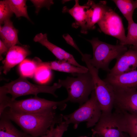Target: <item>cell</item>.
I'll return each instance as SVG.
<instances>
[{
  "mask_svg": "<svg viewBox=\"0 0 137 137\" xmlns=\"http://www.w3.org/2000/svg\"><path fill=\"white\" fill-rule=\"evenodd\" d=\"M63 37L67 43L77 50L81 55L83 54L70 35L68 34H65L63 35Z\"/></svg>",
  "mask_w": 137,
  "mask_h": 137,
  "instance_id": "29",
  "label": "cell"
},
{
  "mask_svg": "<svg viewBox=\"0 0 137 137\" xmlns=\"http://www.w3.org/2000/svg\"><path fill=\"white\" fill-rule=\"evenodd\" d=\"M61 87L58 82L51 86L33 84L29 82L26 77L21 75L16 79L0 87V95L10 94L12 96V100L22 96L32 94L37 96L40 93L50 94L57 97L58 96L55 92Z\"/></svg>",
  "mask_w": 137,
  "mask_h": 137,
  "instance_id": "5",
  "label": "cell"
},
{
  "mask_svg": "<svg viewBox=\"0 0 137 137\" xmlns=\"http://www.w3.org/2000/svg\"><path fill=\"white\" fill-rule=\"evenodd\" d=\"M128 32L125 45L137 47V23L132 21L128 22Z\"/></svg>",
  "mask_w": 137,
  "mask_h": 137,
  "instance_id": "24",
  "label": "cell"
},
{
  "mask_svg": "<svg viewBox=\"0 0 137 137\" xmlns=\"http://www.w3.org/2000/svg\"><path fill=\"white\" fill-rule=\"evenodd\" d=\"M75 1V4L73 7L70 9L65 6L62 8V12L69 14L74 18L75 22L72 24L73 28H77L80 27L81 28V33L87 34L88 31L86 27L87 5L85 4L83 5H81L79 4L78 0Z\"/></svg>",
  "mask_w": 137,
  "mask_h": 137,
  "instance_id": "17",
  "label": "cell"
},
{
  "mask_svg": "<svg viewBox=\"0 0 137 137\" xmlns=\"http://www.w3.org/2000/svg\"><path fill=\"white\" fill-rule=\"evenodd\" d=\"M92 137H96V136H92Z\"/></svg>",
  "mask_w": 137,
  "mask_h": 137,
  "instance_id": "36",
  "label": "cell"
},
{
  "mask_svg": "<svg viewBox=\"0 0 137 137\" xmlns=\"http://www.w3.org/2000/svg\"><path fill=\"white\" fill-rule=\"evenodd\" d=\"M87 40L91 44L93 49V57L90 59L91 64L98 70L101 69L109 72L111 62L128 49L126 45H111L101 41L98 38Z\"/></svg>",
  "mask_w": 137,
  "mask_h": 137,
  "instance_id": "4",
  "label": "cell"
},
{
  "mask_svg": "<svg viewBox=\"0 0 137 137\" xmlns=\"http://www.w3.org/2000/svg\"><path fill=\"white\" fill-rule=\"evenodd\" d=\"M37 67L33 60L25 59L19 65V68L21 75L31 78L34 76Z\"/></svg>",
  "mask_w": 137,
  "mask_h": 137,
  "instance_id": "23",
  "label": "cell"
},
{
  "mask_svg": "<svg viewBox=\"0 0 137 137\" xmlns=\"http://www.w3.org/2000/svg\"><path fill=\"white\" fill-rule=\"evenodd\" d=\"M56 110L29 113L15 111L8 108L0 116L14 122L27 134L33 137H41L48 132L52 126L62 122L63 115L57 114Z\"/></svg>",
  "mask_w": 137,
  "mask_h": 137,
  "instance_id": "1",
  "label": "cell"
},
{
  "mask_svg": "<svg viewBox=\"0 0 137 137\" xmlns=\"http://www.w3.org/2000/svg\"><path fill=\"white\" fill-rule=\"evenodd\" d=\"M33 40L35 42H38L45 47L58 60L66 61L76 66L84 69H88L87 67L79 64L72 55L50 42L48 40L46 33L38 34L35 36Z\"/></svg>",
  "mask_w": 137,
  "mask_h": 137,
  "instance_id": "13",
  "label": "cell"
},
{
  "mask_svg": "<svg viewBox=\"0 0 137 137\" xmlns=\"http://www.w3.org/2000/svg\"></svg>",
  "mask_w": 137,
  "mask_h": 137,
  "instance_id": "38",
  "label": "cell"
},
{
  "mask_svg": "<svg viewBox=\"0 0 137 137\" xmlns=\"http://www.w3.org/2000/svg\"><path fill=\"white\" fill-rule=\"evenodd\" d=\"M36 8V13H38L40 9L42 7H45L48 9H50V6L54 2L53 0H30Z\"/></svg>",
  "mask_w": 137,
  "mask_h": 137,
  "instance_id": "28",
  "label": "cell"
},
{
  "mask_svg": "<svg viewBox=\"0 0 137 137\" xmlns=\"http://www.w3.org/2000/svg\"><path fill=\"white\" fill-rule=\"evenodd\" d=\"M13 12L8 3L7 0L0 1V24H4L7 20L10 19Z\"/></svg>",
  "mask_w": 137,
  "mask_h": 137,
  "instance_id": "26",
  "label": "cell"
},
{
  "mask_svg": "<svg viewBox=\"0 0 137 137\" xmlns=\"http://www.w3.org/2000/svg\"><path fill=\"white\" fill-rule=\"evenodd\" d=\"M50 75V70L44 67L41 66L37 68L33 76L37 82L44 83L49 80Z\"/></svg>",
  "mask_w": 137,
  "mask_h": 137,
  "instance_id": "25",
  "label": "cell"
},
{
  "mask_svg": "<svg viewBox=\"0 0 137 137\" xmlns=\"http://www.w3.org/2000/svg\"><path fill=\"white\" fill-rule=\"evenodd\" d=\"M120 111L123 132L129 137H137V115Z\"/></svg>",
  "mask_w": 137,
  "mask_h": 137,
  "instance_id": "19",
  "label": "cell"
},
{
  "mask_svg": "<svg viewBox=\"0 0 137 137\" xmlns=\"http://www.w3.org/2000/svg\"><path fill=\"white\" fill-rule=\"evenodd\" d=\"M114 90L115 109L137 115V90Z\"/></svg>",
  "mask_w": 137,
  "mask_h": 137,
  "instance_id": "10",
  "label": "cell"
},
{
  "mask_svg": "<svg viewBox=\"0 0 137 137\" xmlns=\"http://www.w3.org/2000/svg\"><path fill=\"white\" fill-rule=\"evenodd\" d=\"M86 4V26L88 31L95 28V24L102 19L109 7L106 1L96 3L93 1L89 0Z\"/></svg>",
  "mask_w": 137,
  "mask_h": 137,
  "instance_id": "14",
  "label": "cell"
},
{
  "mask_svg": "<svg viewBox=\"0 0 137 137\" xmlns=\"http://www.w3.org/2000/svg\"><path fill=\"white\" fill-rule=\"evenodd\" d=\"M9 49L5 46L2 41L0 40V60H2L3 58L2 56V55L3 53L7 52L9 50Z\"/></svg>",
  "mask_w": 137,
  "mask_h": 137,
  "instance_id": "30",
  "label": "cell"
},
{
  "mask_svg": "<svg viewBox=\"0 0 137 137\" xmlns=\"http://www.w3.org/2000/svg\"><path fill=\"white\" fill-rule=\"evenodd\" d=\"M82 60L86 64L93 79L94 91L97 99L101 107L102 113L108 114L112 112L114 107L115 94L113 87L102 80L98 75V71L90 63V55L83 54Z\"/></svg>",
  "mask_w": 137,
  "mask_h": 137,
  "instance_id": "6",
  "label": "cell"
},
{
  "mask_svg": "<svg viewBox=\"0 0 137 137\" xmlns=\"http://www.w3.org/2000/svg\"><path fill=\"white\" fill-rule=\"evenodd\" d=\"M114 3L128 22L133 21V15L137 8V1L132 0H114Z\"/></svg>",
  "mask_w": 137,
  "mask_h": 137,
  "instance_id": "21",
  "label": "cell"
},
{
  "mask_svg": "<svg viewBox=\"0 0 137 137\" xmlns=\"http://www.w3.org/2000/svg\"><path fill=\"white\" fill-rule=\"evenodd\" d=\"M0 137H25L27 134L18 129L11 120L0 116Z\"/></svg>",
  "mask_w": 137,
  "mask_h": 137,
  "instance_id": "20",
  "label": "cell"
},
{
  "mask_svg": "<svg viewBox=\"0 0 137 137\" xmlns=\"http://www.w3.org/2000/svg\"><path fill=\"white\" fill-rule=\"evenodd\" d=\"M92 129V136L97 137H124L122 129L121 115L115 110L113 112L102 113L98 121Z\"/></svg>",
  "mask_w": 137,
  "mask_h": 137,
  "instance_id": "8",
  "label": "cell"
},
{
  "mask_svg": "<svg viewBox=\"0 0 137 137\" xmlns=\"http://www.w3.org/2000/svg\"><path fill=\"white\" fill-rule=\"evenodd\" d=\"M137 67V50L131 47L116 59L115 65L108 74L118 75L135 70Z\"/></svg>",
  "mask_w": 137,
  "mask_h": 137,
  "instance_id": "12",
  "label": "cell"
},
{
  "mask_svg": "<svg viewBox=\"0 0 137 137\" xmlns=\"http://www.w3.org/2000/svg\"><path fill=\"white\" fill-rule=\"evenodd\" d=\"M7 1L11 9L16 18L23 16L30 21L27 12L26 0H8Z\"/></svg>",
  "mask_w": 137,
  "mask_h": 137,
  "instance_id": "22",
  "label": "cell"
},
{
  "mask_svg": "<svg viewBox=\"0 0 137 137\" xmlns=\"http://www.w3.org/2000/svg\"><path fill=\"white\" fill-rule=\"evenodd\" d=\"M67 98L54 101L35 96L32 98L21 100H12L6 95H0V113L7 107L14 111L22 112L39 113L52 109L63 111L66 108Z\"/></svg>",
  "mask_w": 137,
  "mask_h": 137,
  "instance_id": "2",
  "label": "cell"
},
{
  "mask_svg": "<svg viewBox=\"0 0 137 137\" xmlns=\"http://www.w3.org/2000/svg\"><path fill=\"white\" fill-rule=\"evenodd\" d=\"M97 24L104 33L117 39L120 44L125 45L126 36L122 20L112 9L109 7Z\"/></svg>",
  "mask_w": 137,
  "mask_h": 137,
  "instance_id": "9",
  "label": "cell"
},
{
  "mask_svg": "<svg viewBox=\"0 0 137 137\" xmlns=\"http://www.w3.org/2000/svg\"><path fill=\"white\" fill-rule=\"evenodd\" d=\"M3 26H0L1 40L9 49L16 44L20 43L18 41V31L14 26L10 19L6 21Z\"/></svg>",
  "mask_w": 137,
  "mask_h": 137,
  "instance_id": "18",
  "label": "cell"
},
{
  "mask_svg": "<svg viewBox=\"0 0 137 137\" xmlns=\"http://www.w3.org/2000/svg\"><path fill=\"white\" fill-rule=\"evenodd\" d=\"M114 90H137V70L116 75L108 74L103 80Z\"/></svg>",
  "mask_w": 137,
  "mask_h": 137,
  "instance_id": "11",
  "label": "cell"
},
{
  "mask_svg": "<svg viewBox=\"0 0 137 137\" xmlns=\"http://www.w3.org/2000/svg\"><path fill=\"white\" fill-rule=\"evenodd\" d=\"M124 137H129V136L127 134L125 133Z\"/></svg>",
  "mask_w": 137,
  "mask_h": 137,
  "instance_id": "35",
  "label": "cell"
},
{
  "mask_svg": "<svg viewBox=\"0 0 137 137\" xmlns=\"http://www.w3.org/2000/svg\"><path fill=\"white\" fill-rule=\"evenodd\" d=\"M69 1V0H63L62 1V3H64L66 2H68Z\"/></svg>",
  "mask_w": 137,
  "mask_h": 137,
  "instance_id": "32",
  "label": "cell"
},
{
  "mask_svg": "<svg viewBox=\"0 0 137 137\" xmlns=\"http://www.w3.org/2000/svg\"><path fill=\"white\" fill-rule=\"evenodd\" d=\"M87 137L86 136H84V137Z\"/></svg>",
  "mask_w": 137,
  "mask_h": 137,
  "instance_id": "37",
  "label": "cell"
},
{
  "mask_svg": "<svg viewBox=\"0 0 137 137\" xmlns=\"http://www.w3.org/2000/svg\"><path fill=\"white\" fill-rule=\"evenodd\" d=\"M69 125L64 121L59 124L53 129V137H62L64 133L67 130Z\"/></svg>",
  "mask_w": 137,
  "mask_h": 137,
  "instance_id": "27",
  "label": "cell"
},
{
  "mask_svg": "<svg viewBox=\"0 0 137 137\" xmlns=\"http://www.w3.org/2000/svg\"><path fill=\"white\" fill-rule=\"evenodd\" d=\"M131 47L137 50V47H134L132 46Z\"/></svg>",
  "mask_w": 137,
  "mask_h": 137,
  "instance_id": "33",
  "label": "cell"
},
{
  "mask_svg": "<svg viewBox=\"0 0 137 137\" xmlns=\"http://www.w3.org/2000/svg\"><path fill=\"white\" fill-rule=\"evenodd\" d=\"M55 125H54L52 126L48 132L46 134L43 135L41 137H53L52 131Z\"/></svg>",
  "mask_w": 137,
  "mask_h": 137,
  "instance_id": "31",
  "label": "cell"
},
{
  "mask_svg": "<svg viewBox=\"0 0 137 137\" xmlns=\"http://www.w3.org/2000/svg\"><path fill=\"white\" fill-rule=\"evenodd\" d=\"M72 75L76 77L67 76L64 79H59L58 82L66 90L68 101L77 103L80 106L89 100L94 90L93 81L89 71Z\"/></svg>",
  "mask_w": 137,
  "mask_h": 137,
  "instance_id": "3",
  "label": "cell"
},
{
  "mask_svg": "<svg viewBox=\"0 0 137 137\" xmlns=\"http://www.w3.org/2000/svg\"><path fill=\"white\" fill-rule=\"evenodd\" d=\"M30 53L25 46L14 45L10 48L3 61V72L6 74L13 67L20 63Z\"/></svg>",
  "mask_w": 137,
  "mask_h": 137,
  "instance_id": "15",
  "label": "cell"
},
{
  "mask_svg": "<svg viewBox=\"0 0 137 137\" xmlns=\"http://www.w3.org/2000/svg\"><path fill=\"white\" fill-rule=\"evenodd\" d=\"M91 95L89 100L78 109L70 114L63 115L64 121L68 125L73 124L75 129L83 122H86L87 128L94 127L101 115L102 110L94 90Z\"/></svg>",
  "mask_w": 137,
  "mask_h": 137,
  "instance_id": "7",
  "label": "cell"
},
{
  "mask_svg": "<svg viewBox=\"0 0 137 137\" xmlns=\"http://www.w3.org/2000/svg\"><path fill=\"white\" fill-rule=\"evenodd\" d=\"M25 137H32V136L30 135L27 134Z\"/></svg>",
  "mask_w": 137,
  "mask_h": 137,
  "instance_id": "34",
  "label": "cell"
},
{
  "mask_svg": "<svg viewBox=\"0 0 137 137\" xmlns=\"http://www.w3.org/2000/svg\"><path fill=\"white\" fill-rule=\"evenodd\" d=\"M34 61L37 67H44L50 70L71 73L72 75L85 73L89 71L88 69H84L76 66L65 61L58 60L43 62L39 58L36 57L35 58Z\"/></svg>",
  "mask_w": 137,
  "mask_h": 137,
  "instance_id": "16",
  "label": "cell"
}]
</instances>
